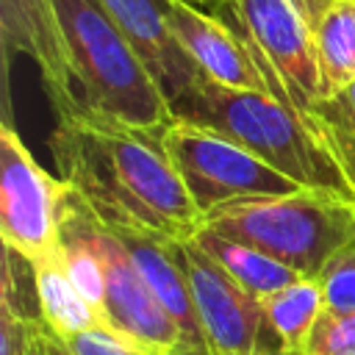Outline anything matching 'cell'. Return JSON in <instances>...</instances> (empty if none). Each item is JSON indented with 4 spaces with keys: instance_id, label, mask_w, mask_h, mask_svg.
<instances>
[{
    "instance_id": "6da1fadb",
    "label": "cell",
    "mask_w": 355,
    "mask_h": 355,
    "mask_svg": "<svg viewBox=\"0 0 355 355\" xmlns=\"http://www.w3.org/2000/svg\"><path fill=\"white\" fill-rule=\"evenodd\" d=\"M8 53L28 55L55 122H119L158 133L169 103L100 0H3Z\"/></svg>"
},
{
    "instance_id": "7a4b0ae2",
    "label": "cell",
    "mask_w": 355,
    "mask_h": 355,
    "mask_svg": "<svg viewBox=\"0 0 355 355\" xmlns=\"http://www.w3.org/2000/svg\"><path fill=\"white\" fill-rule=\"evenodd\" d=\"M50 155L58 178L108 227L186 241L202 227L158 133L119 122H55Z\"/></svg>"
},
{
    "instance_id": "3957f363",
    "label": "cell",
    "mask_w": 355,
    "mask_h": 355,
    "mask_svg": "<svg viewBox=\"0 0 355 355\" xmlns=\"http://www.w3.org/2000/svg\"><path fill=\"white\" fill-rule=\"evenodd\" d=\"M169 114L222 133L302 189L355 197L344 172L305 122L266 92H247L197 78L169 103Z\"/></svg>"
},
{
    "instance_id": "277c9868",
    "label": "cell",
    "mask_w": 355,
    "mask_h": 355,
    "mask_svg": "<svg viewBox=\"0 0 355 355\" xmlns=\"http://www.w3.org/2000/svg\"><path fill=\"white\" fill-rule=\"evenodd\" d=\"M202 227L250 244L302 277H316L341 247L355 241V197L316 189L252 197L205 214Z\"/></svg>"
},
{
    "instance_id": "5b68a950",
    "label": "cell",
    "mask_w": 355,
    "mask_h": 355,
    "mask_svg": "<svg viewBox=\"0 0 355 355\" xmlns=\"http://www.w3.org/2000/svg\"><path fill=\"white\" fill-rule=\"evenodd\" d=\"M158 139L200 216L239 200L302 191L300 183L211 128L172 116L158 130Z\"/></svg>"
},
{
    "instance_id": "8992f818",
    "label": "cell",
    "mask_w": 355,
    "mask_h": 355,
    "mask_svg": "<svg viewBox=\"0 0 355 355\" xmlns=\"http://www.w3.org/2000/svg\"><path fill=\"white\" fill-rule=\"evenodd\" d=\"M275 100L291 108L311 130L322 94L313 33L291 0H225ZM313 133V130H311Z\"/></svg>"
},
{
    "instance_id": "52a82bcc",
    "label": "cell",
    "mask_w": 355,
    "mask_h": 355,
    "mask_svg": "<svg viewBox=\"0 0 355 355\" xmlns=\"http://www.w3.org/2000/svg\"><path fill=\"white\" fill-rule=\"evenodd\" d=\"M180 255L211 355H286L258 297L244 291L194 239L180 241Z\"/></svg>"
},
{
    "instance_id": "ba28073f",
    "label": "cell",
    "mask_w": 355,
    "mask_h": 355,
    "mask_svg": "<svg viewBox=\"0 0 355 355\" xmlns=\"http://www.w3.org/2000/svg\"><path fill=\"white\" fill-rule=\"evenodd\" d=\"M69 186L39 166L14 125L0 128V236L28 263L58 247V211Z\"/></svg>"
},
{
    "instance_id": "9c48e42d",
    "label": "cell",
    "mask_w": 355,
    "mask_h": 355,
    "mask_svg": "<svg viewBox=\"0 0 355 355\" xmlns=\"http://www.w3.org/2000/svg\"><path fill=\"white\" fill-rule=\"evenodd\" d=\"M92 233L105 266L103 330L119 336L144 355H191L183 333L169 319L153 288L136 269L122 241L92 214Z\"/></svg>"
},
{
    "instance_id": "30bf717a",
    "label": "cell",
    "mask_w": 355,
    "mask_h": 355,
    "mask_svg": "<svg viewBox=\"0 0 355 355\" xmlns=\"http://www.w3.org/2000/svg\"><path fill=\"white\" fill-rule=\"evenodd\" d=\"M164 14L169 31L205 78L230 89L272 94L236 25L222 22V17H214L189 0H164Z\"/></svg>"
},
{
    "instance_id": "8fae6325",
    "label": "cell",
    "mask_w": 355,
    "mask_h": 355,
    "mask_svg": "<svg viewBox=\"0 0 355 355\" xmlns=\"http://www.w3.org/2000/svg\"><path fill=\"white\" fill-rule=\"evenodd\" d=\"M155 86L161 89L164 100L172 103L180 92H186L202 69L189 58L180 47L175 33L169 31L164 0H100Z\"/></svg>"
},
{
    "instance_id": "7c38bea8",
    "label": "cell",
    "mask_w": 355,
    "mask_h": 355,
    "mask_svg": "<svg viewBox=\"0 0 355 355\" xmlns=\"http://www.w3.org/2000/svg\"><path fill=\"white\" fill-rule=\"evenodd\" d=\"M108 230L122 241V247L133 258L136 269L141 272V277L153 288L155 300L164 305L169 319L183 333V341H186L189 352L191 355H211L202 324H200V316H197V305H194L191 283H189V275H186V263H183V255H180V241H166V239L141 236V233L116 230V227H108Z\"/></svg>"
},
{
    "instance_id": "4fadbf2b",
    "label": "cell",
    "mask_w": 355,
    "mask_h": 355,
    "mask_svg": "<svg viewBox=\"0 0 355 355\" xmlns=\"http://www.w3.org/2000/svg\"><path fill=\"white\" fill-rule=\"evenodd\" d=\"M31 275H33L36 313L44 319V324L55 336H61L67 341L86 330L103 327L97 311L83 300V294L72 283L58 247L42 258L31 261Z\"/></svg>"
},
{
    "instance_id": "5bb4252c",
    "label": "cell",
    "mask_w": 355,
    "mask_h": 355,
    "mask_svg": "<svg viewBox=\"0 0 355 355\" xmlns=\"http://www.w3.org/2000/svg\"><path fill=\"white\" fill-rule=\"evenodd\" d=\"M194 241L244 288L250 291L252 297L258 300H266L269 294L302 280V275H297L294 269H288L286 263L275 261L272 255L250 247V244H241V241H233V239H225L208 227H200L194 233Z\"/></svg>"
},
{
    "instance_id": "9a60e30c",
    "label": "cell",
    "mask_w": 355,
    "mask_h": 355,
    "mask_svg": "<svg viewBox=\"0 0 355 355\" xmlns=\"http://www.w3.org/2000/svg\"><path fill=\"white\" fill-rule=\"evenodd\" d=\"M322 94L330 97L355 80V0H336L313 31ZM322 97V100H324Z\"/></svg>"
},
{
    "instance_id": "2e32d148",
    "label": "cell",
    "mask_w": 355,
    "mask_h": 355,
    "mask_svg": "<svg viewBox=\"0 0 355 355\" xmlns=\"http://www.w3.org/2000/svg\"><path fill=\"white\" fill-rule=\"evenodd\" d=\"M14 252L3 255V291H0V355H47V324L33 313L22 297V283L17 280Z\"/></svg>"
},
{
    "instance_id": "e0dca14e",
    "label": "cell",
    "mask_w": 355,
    "mask_h": 355,
    "mask_svg": "<svg viewBox=\"0 0 355 355\" xmlns=\"http://www.w3.org/2000/svg\"><path fill=\"white\" fill-rule=\"evenodd\" d=\"M261 302L286 344V355H300L305 349V341H308L316 319L324 311L319 283L313 277H302V280L269 294Z\"/></svg>"
},
{
    "instance_id": "ac0fdd59",
    "label": "cell",
    "mask_w": 355,
    "mask_h": 355,
    "mask_svg": "<svg viewBox=\"0 0 355 355\" xmlns=\"http://www.w3.org/2000/svg\"><path fill=\"white\" fill-rule=\"evenodd\" d=\"M313 280L319 283L324 311L352 313L355 311V241L341 247Z\"/></svg>"
},
{
    "instance_id": "d6986e66",
    "label": "cell",
    "mask_w": 355,
    "mask_h": 355,
    "mask_svg": "<svg viewBox=\"0 0 355 355\" xmlns=\"http://www.w3.org/2000/svg\"><path fill=\"white\" fill-rule=\"evenodd\" d=\"M300 355H355V311L352 313L322 311Z\"/></svg>"
},
{
    "instance_id": "ffe728a7",
    "label": "cell",
    "mask_w": 355,
    "mask_h": 355,
    "mask_svg": "<svg viewBox=\"0 0 355 355\" xmlns=\"http://www.w3.org/2000/svg\"><path fill=\"white\" fill-rule=\"evenodd\" d=\"M67 344L78 355H144V352H139L136 347H130L128 341H122L119 336H114V333H108L103 327L86 330L80 336H72V338H67Z\"/></svg>"
},
{
    "instance_id": "44dd1931",
    "label": "cell",
    "mask_w": 355,
    "mask_h": 355,
    "mask_svg": "<svg viewBox=\"0 0 355 355\" xmlns=\"http://www.w3.org/2000/svg\"><path fill=\"white\" fill-rule=\"evenodd\" d=\"M294 6H297V11L302 14V19H305V25L311 28V33L316 31V25L322 22V17L327 14V8L336 3V0H291Z\"/></svg>"
},
{
    "instance_id": "7402d4cb",
    "label": "cell",
    "mask_w": 355,
    "mask_h": 355,
    "mask_svg": "<svg viewBox=\"0 0 355 355\" xmlns=\"http://www.w3.org/2000/svg\"><path fill=\"white\" fill-rule=\"evenodd\" d=\"M47 355H78L61 336H55L50 327H47Z\"/></svg>"
},
{
    "instance_id": "603a6c76",
    "label": "cell",
    "mask_w": 355,
    "mask_h": 355,
    "mask_svg": "<svg viewBox=\"0 0 355 355\" xmlns=\"http://www.w3.org/2000/svg\"><path fill=\"white\" fill-rule=\"evenodd\" d=\"M189 3H197V6H202V3H208V0H189ZM225 3V0H222Z\"/></svg>"
}]
</instances>
